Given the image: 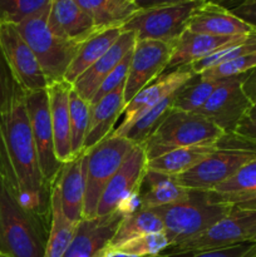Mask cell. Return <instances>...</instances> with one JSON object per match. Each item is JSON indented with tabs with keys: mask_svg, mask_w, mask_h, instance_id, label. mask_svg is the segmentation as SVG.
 Segmentation results:
<instances>
[{
	"mask_svg": "<svg viewBox=\"0 0 256 257\" xmlns=\"http://www.w3.org/2000/svg\"><path fill=\"white\" fill-rule=\"evenodd\" d=\"M0 45L17 77L27 93L47 89L49 80L45 77L32 48L13 24L0 25Z\"/></svg>",
	"mask_w": 256,
	"mask_h": 257,
	"instance_id": "obj_13",
	"label": "cell"
},
{
	"mask_svg": "<svg viewBox=\"0 0 256 257\" xmlns=\"http://www.w3.org/2000/svg\"><path fill=\"white\" fill-rule=\"evenodd\" d=\"M256 236V211L233 206L226 217L192 238L170 246L162 255H190L203 251L230 247L253 241Z\"/></svg>",
	"mask_w": 256,
	"mask_h": 257,
	"instance_id": "obj_7",
	"label": "cell"
},
{
	"mask_svg": "<svg viewBox=\"0 0 256 257\" xmlns=\"http://www.w3.org/2000/svg\"><path fill=\"white\" fill-rule=\"evenodd\" d=\"M222 80L205 79L200 74H193L180 89L176 90L173 109L197 113Z\"/></svg>",
	"mask_w": 256,
	"mask_h": 257,
	"instance_id": "obj_30",
	"label": "cell"
},
{
	"mask_svg": "<svg viewBox=\"0 0 256 257\" xmlns=\"http://www.w3.org/2000/svg\"><path fill=\"white\" fill-rule=\"evenodd\" d=\"M230 12L256 30V0H243Z\"/></svg>",
	"mask_w": 256,
	"mask_h": 257,
	"instance_id": "obj_41",
	"label": "cell"
},
{
	"mask_svg": "<svg viewBox=\"0 0 256 257\" xmlns=\"http://www.w3.org/2000/svg\"><path fill=\"white\" fill-rule=\"evenodd\" d=\"M49 9L50 7L45 8L15 27L32 48L45 77L52 83L63 80L80 44L63 39L50 32L48 27Z\"/></svg>",
	"mask_w": 256,
	"mask_h": 257,
	"instance_id": "obj_5",
	"label": "cell"
},
{
	"mask_svg": "<svg viewBox=\"0 0 256 257\" xmlns=\"http://www.w3.org/2000/svg\"><path fill=\"white\" fill-rule=\"evenodd\" d=\"M246 74L223 79L197 112L215 123L226 135H233L252 108V103L242 88Z\"/></svg>",
	"mask_w": 256,
	"mask_h": 257,
	"instance_id": "obj_10",
	"label": "cell"
},
{
	"mask_svg": "<svg viewBox=\"0 0 256 257\" xmlns=\"http://www.w3.org/2000/svg\"><path fill=\"white\" fill-rule=\"evenodd\" d=\"M114 3H117L119 7L124 8V9L130 10L132 13H137L138 12V8L136 7V3L135 0H113Z\"/></svg>",
	"mask_w": 256,
	"mask_h": 257,
	"instance_id": "obj_47",
	"label": "cell"
},
{
	"mask_svg": "<svg viewBox=\"0 0 256 257\" xmlns=\"http://www.w3.org/2000/svg\"><path fill=\"white\" fill-rule=\"evenodd\" d=\"M52 221H50L49 237L44 257H64L74 237L78 223L70 221L64 215L60 203L59 193L54 183H52Z\"/></svg>",
	"mask_w": 256,
	"mask_h": 257,
	"instance_id": "obj_27",
	"label": "cell"
},
{
	"mask_svg": "<svg viewBox=\"0 0 256 257\" xmlns=\"http://www.w3.org/2000/svg\"><path fill=\"white\" fill-rule=\"evenodd\" d=\"M70 143L73 158L83 153L88 123H89L90 103L83 99L74 89L70 90Z\"/></svg>",
	"mask_w": 256,
	"mask_h": 257,
	"instance_id": "obj_33",
	"label": "cell"
},
{
	"mask_svg": "<svg viewBox=\"0 0 256 257\" xmlns=\"http://www.w3.org/2000/svg\"><path fill=\"white\" fill-rule=\"evenodd\" d=\"M49 223L28 212L0 171V255L44 257Z\"/></svg>",
	"mask_w": 256,
	"mask_h": 257,
	"instance_id": "obj_2",
	"label": "cell"
},
{
	"mask_svg": "<svg viewBox=\"0 0 256 257\" xmlns=\"http://www.w3.org/2000/svg\"><path fill=\"white\" fill-rule=\"evenodd\" d=\"M256 69V52L248 53V54L241 55V57L231 59L228 62L221 63L216 67L210 68L205 72L200 73V75L205 79L217 80L227 79V78L238 77V75L246 74L251 70Z\"/></svg>",
	"mask_w": 256,
	"mask_h": 257,
	"instance_id": "obj_38",
	"label": "cell"
},
{
	"mask_svg": "<svg viewBox=\"0 0 256 257\" xmlns=\"http://www.w3.org/2000/svg\"><path fill=\"white\" fill-rule=\"evenodd\" d=\"M253 160H256L255 150L217 145V148L197 166L175 178L187 190L212 191Z\"/></svg>",
	"mask_w": 256,
	"mask_h": 257,
	"instance_id": "obj_9",
	"label": "cell"
},
{
	"mask_svg": "<svg viewBox=\"0 0 256 257\" xmlns=\"http://www.w3.org/2000/svg\"><path fill=\"white\" fill-rule=\"evenodd\" d=\"M136 35L133 32H122L114 44L102 58L79 75L72 87L84 100L90 103L103 80L120 63V60L135 48Z\"/></svg>",
	"mask_w": 256,
	"mask_h": 257,
	"instance_id": "obj_19",
	"label": "cell"
},
{
	"mask_svg": "<svg viewBox=\"0 0 256 257\" xmlns=\"http://www.w3.org/2000/svg\"><path fill=\"white\" fill-rule=\"evenodd\" d=\"M0 257H4V256H3V255H0Z\"/></svg>",
	"mask_w": 256,
	"mask_h": 257,
	"instance_id": "obj_52",
	"label": "cell"
},
{
	"mask_svg": "<svg viewBox=\"0 0 256 257\" xmlns=\"http://www.w3.org/2000/svg\"><path fill=\"white\" fill-rule=\"evenodd\" d=\"M108 247V246H107ZM170 247V241L166 237L165 232L148 233L132 238L117 247H108L109 250L118 252L128 253L136 256H156L161 255Z\"/></svg>",
	"mask_w": 256,
	"mask_h": 257,
	"instance_id": "obj_37",
	"label": "cell"
},
{
	"mask_svg": "<svg viewBox=\"0 0 256 257\" xmlns=\"http://www.w3.org/2000/svg\"><path fill=\"white\" fill-rule=\"evenodd\" d=\"M175 43L161 40H136L130 69L124 83V102L127 104L143 88L165 73Z\"/></svg>",
	"mask_w": 256,
	"mask_h": 257,
	"instance_id": "obj_12",
	"label": "cell"
},
{
	"mask_svg": "<svg viewBox=\"0 0 256 257\" xmlns=\"http://www.w3.org/2000/svg\"><path fill=\"white\" fill-rule=\"evenodd\" d=\"M85 153L64 163L53 181L60 197L64 215L73 222L83 220L85 196Z\"/></svg>",
	"mask_w": 256,
	"mask_h": 257,
	"instance_id": "obj_20",
	"label": "cell"
},
{
	"mask_svg": "<svg viewBox=\"0 0 256 257\" xmlns=\"http://www.w3.org/2000/svg\"><path fill=\"white\" fill-rule=\"evenodd\" d=\"M251 257H256V255H253V256H251Z\"/></svg>",
	"mask_w": 256,
	"mask_h": 257,
	"instance_id": "obj_51",
	"label": "cell"
},
{
	"mask_svg": "<svg viewBox=\"0 0 256 257\" xmlns=\"http://www.w3.org/2000/svg\"><path fill=\"white\" fill-rule=\"evenodd\" d=\"M206 0L138 10L122 25L123 32H133L136 40H161L176 43L188 29L193 13Z\"/></svg>",
	"mask_w": 256,
	"mask_h": 257,
	"instance_id": "obj_8",
	"label": "cell"
},
{
	"mask_svg": "<svg viewBox=\"0 0 256 257\" xmlns=\"http://www.w3.org/2000/svg\"><path fill=\"white\" fill-rule=\"evenodd\" d=\"M172 176L146 171L140 187V210H153L166 205L181 202L190 195Z\"/></svg>",
	"mask_w": 256,
	"mask_h": 257,
	"instance_id": "obj_24",
	"label": "cell"
},
{
	"mask_svg": "<svg viewBox=\"0 0 256 257\" xmlns=\"http://www.w3.org/2000/svg\"><path fill=\"white\" fill-rule=\"evenodd\" d=\"M237 137L242 138L251 146L256 147V119H250V118H245L242 122L238 124L236 128L235 133Z\"/></svg>",
	"mask_w": 256,
	"mask_h": 257,
	"instance_id": "obj_42",
	"label": "cell"
},
{
	"mask_svg": "<svg viewBox=\"0 0 256 257\" xmlns=\"http://www.w3.org/2000/svg\"><path fill=\"white\" fill-rule=\"evenodd\" d=\"M253 255H256V241H248L218 250L203 251L190 255H171L167 257H251Z\"/></svg>",
	"mask_w": 256,
	"mask_h": 257,
	"instance_id": "obj_40",
	"label": "cell"
},
{
	"mask_svg": "<svg viewBox=\"0 0 256 257\" xmlns=\"http://www.w3.org/2000/svg\"><path fill=\"white\" fill-rule=\"evenodd\" d=\"M216 202L236 205L256 195V160L243 165L228 180L211 191Z\"/></svg>",
	"mask_w": 256,
	"mask_h": 257,
	"instance_id": "obj_28",
	"label": "cell"
},
{
	"mask_svg": "<svg viewBox=\"0 0 256 257\" xmlns=\"http://www.w3.org/2000/svg\"><path fill=\"white\" fill-rule=\"evenodd\" d=\"M135 145L124 137H107L85 153V196L83 218L97 216L102 193Z\"/></svg>",
	"mask_w": 256,
	"mask_h": 257,
	"instance_id": "obj_6",
	"label": "cell"
},
{
	"mask_svg": "<svg viewBox=\"0 0 256 257\" xmlns=\"http://www.w3.org/2000/svg\"><path fill=\"white\" fill-rule=\"evenodd\" d=\"M124 84L103 97L99 102L90 104L89 123L87 128L83 152H87L113 132L118 117L124 109Z\"/></svg>",
	"mask_w": 256,
	"mask_h": 257,
	"instance_id": "obj_23",
	"label": "cell"
},
{
	"mask_svg": "<svg viewBox=\"0 0 256 257\" xmlns=\"http://www.w3.org/2000/svg\"><path fill=\"white\" fill-rule=\"evenodd\" d=\"M193 74L195 73H193L191 65H186V67L178 68L173 72L160 75L157 79L143 88L124 105V109H123L124 118H123L122 123L115 130H113V132L108 137H123L128 128L141 115L145 114L151 108L162 102L165 98L170 97L176 90L180 89Z\"/></svg>",
	"mask_w": 256,
	"mask_h": 257,
	"instance_id": "obj_15",
	"label": "cell"
},
{
	"mask_svg": "<svg viewBox=\"0 0 256 257\" xmlns=\"http://www.w3.org/2000/svg\"><path fill=\"white\" fill-rule=\"evenodd\" d=\"M53 0H0V24L18 25L50 7Z\"/></svg>",
	"mask_w": 256,
	"mask_h": 257,
	"instance_id": "obj_36",
	"label": "cell"
},
{
	"mask_svg": "<svg viewBox=\"0 0 256 257\" xmlns=\"http://www.w3.org/2000/svg\"><path fill=\"white\" fill-rule=\"evenodd\" d=\"M175 93L171 94L170 97L165 98L157 105L151 108L145 114L141 115L128 128V131L123 135V137L130 140L135 146H142L155 133V131L162 124L163 120L175 110L173 109V97H175Z\"/></svg>",
	"mask_w": 256,
	"mask_h": 257,
	"instance_id": "obj_31",
	"label": "cell"
},
{
	"mask_svg": "<svg viewBox=\"0 0 256 257\" xmlns=\"http://www.w3.org/2000/svg\"><path fill=\"white\" fill-rule=\"evenodd\" d=\"M124 216L120 211H114L109 215L80 220L64 257L99 256L110 243Z\"/></svg>",
	"mask_w": 256,
	"mask_h": 257,
	"instance_id": "obj_16",
	"label": "cell"
},
{
	"mask_svg": "<svg viewBox=\"0 0 256 257\" xmlns=\"http://www.w3.org/2000/svg\"><path fill=\"white\" fill-rule=\"evenodd\" d=\"M147 157L142 146H135L124 163L120 166L104 188L97 208V216H105L118 211L127 201L140 195L145 176Z\"/></svg>",
	"mask_w": 256,
	"mask_h": 257,
	"instance_id": "obj_14",
	"label": "cell"
},
{
	"mask_svg": "<svg viewBox=\"0 0 256 257\" xmlns=\"http://www.w3.org/2000/svg\"><path fill=\"white\" fill-rule=\"evenodd\" d=\"M48 27L57 37L79 44L100 32L74 0H53L48 15Z\"/></svg>",
	"mask_w": 256,
	"mask_h": 257,
	"instance_id": "obj_18",
	"label": "cell"
},
{
	"mask_svg": "<svg viewBox=\"0 0 256 257\" xmlns=\"http://www.w3.org/2000/svg\"><path fill=\"white\" fill-rule=\"evenodd\" d=\"M253 241H256V236H255V238H253Z\"/></svg>",
	"mask_w": 256,
	"mask_h": 257,
	"instance_id": "obj_50",
	"label": "cell"
},
{
	"mask_svg": "<svg viewBox=\"0 0 256 257\" xmlns=\"http://www.w3.org/2000/svg\"><path fill=\"white\" fill-rule=\"evenodd\" d=\"M70 90L72 84L65 80L52 82L47 87L54 133L55 155L62 163H67L73 160L70 143Z\"/></svg>",
	"mask_w": 256,
	"mask_h": 257,
	"instance_id": "obj_21",
	"label": "cell"
},
{
	"mask_svg": "<svg viewBox=\"0 0 256 257\" xmlns=\"http://www.w3.org/2000/svg\"><path fill=\"white\" fill-rule=\"evenodd\" d=\"M235 207L237 208H241V210H253L256 211V195H253L252 197L247 198L246 201H242V202L240 203H236V205H233Z\"/></svg>",
	"mask_w": 256,
	"mask_h": 257,
	"instance_id": "obj_46",
	"label": "cell"
},
{
	"mask_svg": "<svg viewBox=\"0 0 256 257\" xmlns=\"http://www.w3.org/2000/svg\"><path fill=\"white\" fill-rule=\"evenodd\" d=\"M94 22L99 30L120 27L135 13L119 7L113 0H74Z\"/></svg>",
	"mask_w": 256,
	"mask_h": 257,
	"instance_id": "obj_32",
	"label": "cell"
},
{
	"mask_svg": "<svg viewBox=\"0 0 256 257\" xmlns=\"http://www.w3.org/2000/svg\"><path fill=\"white\" fill-rule=\"evenodd\" d=\"M233 205L216 202L211 191L191 190L181 202L153 208L161 216L170 246L200 235L232 211Z\"/></svg>",
	"mask_w": 256,
	"mask_h": 257,
	"instance_id": "obj_3",
	"label": "cell"
},
{
	"mask_svg": "<svg viewBox=\"0 0 256 257\" xmlns=\"http://www.w3.org/2000/svg\"><path fill=\"white\" fill-rule=\"evenodd\" d=\"M0 25H2V24H0Z\"/></svg>",
	"mask_w": 256,
	"mask_h": 257,
	"instance_id": "obj_53",
	"label": "cell"
},
{
	"mask_svg": "<svg viewBox=\"0 0 256 257\" xmlns=\"http://www.w3.org/2000/svg\"><path fill=\"white\" fill-rule=\"evenodd\" d=\"M188 30L198 34L220 37H235L256 33L253 28L235 17L230 10L207 0L193 13L188 24Z\"/></svg>",
	"mask_w": 256,
	"mask_h": 257,
	"instance_id": "obj_22",
	"label": "cell"
},
{
	"mask_svg": "<svg viewBox=\"0 0 256 257\" xmlns=\"http://www.w3.org/2000/svg\"><path fill=\"white\" fill-rule=\"evenodd\" d=\"M188 2H196V0H135L136 7L138 8V10L151 9V8H157V7H165V5L182 4V3H188Z\"/></svg>",
	"mask_w": 256,
	"mask_h": 257,
	"instance_id": "obj_43",
	"label": "cell"
},
{
	"mask_svg": "<svg viewBox=\"0 0 256 257\" xmlns=\"http://www.w3.org/2000/svg\"><path fill=\"white\" fill-rule=\"evenodd\" d=\"M246 118H250V119H256V107L251 108V110L248 112V115Z\"/></svg>",
	"mask_w": 256,
	"mask_h": 257,
	"instance_id": "obj_48",
	"label": "cell"
},
{
	"mask_svg": "<svg viewBox=\"0 0 256 257\" xmlns=\"http://www.w3.org/2000/svg\"><path fill=\"white\" fill-rule=\"evenodd\" d=\"M218 145V143H217ZM216 146H201V147H187L173 150L162 156L147 161L146 168L151 172L161 173L166 176H180L197 166L208 155L217 148Z\"/></svg>",
	"mask_w": 256,
	"mask_h": 257,
	"instance_id": "obj_26",
	"label": "cell"
},
{
	"mask_svg": "<svg viewBox=\"0 0 256 257\" xmlns=\"http://www.w3.org/2000/svg\"><path fill=\"white\" fill-rule=\"evenodd\" d=\"M24 104L32 127L40 171L45 181L52 185L64 163L59 162L55 155L54 133L47 89L27 93Z\"/></svg>",
	"mask_w": 256,
	"mask_h": 257,
	"instance_id": "obj_11",
	"label": "cell"
},
{
	"mask_svg": "<svg viewBox=\"0 0 256 257\" xmlns=\"http://www.w3.org/2000/svg\"><path fill=\"white\" fill-rule=\"evenodd\" d=\"M242 88L250 102L252 103V107H256V69L251 70L246 74L242 83Z\"/></svg>",
	"mask_w": 256,
	"mask_h": 257,
	"instance_id": "obj_44",
	"label": "cell"
},
{
	"mask_svg": "<svg viewBox=\"0 0 256 257\" xmlns=\"http://www.w3.org/2000/svg\"><path fill=\"white\" fill-rule=\"evenodd\" d=\"M5 152L17 178L23 207L44 222L52 221V185L40 171L37 148L24 100L0 115Z\"/></svg>",
	"mask_w": 256,
	"mask_h": 257,
	"instance_id": "obj_1",
	"label": "cell"
},
{
	"mask_svg": "<svg viewBox=\"0 0 256 257\" xmlns=\"http://www.w3.org/2000/svg\"><path fill=\"white\" fill-rule=\"evenodd\" d=\"M122 32L123 30L120 27L108 28V29L100 30L84 43H82L74 59L68 67L63 80L73 84L82 73H84L90 65L94 64L108 52V49L114 44Z\"/></svg>",
	"mask_w": 256,
	"mask_h": 257,
	"instance_id": "obj_25",
	"label": "cell"
},
{
	"mask_svg": "<svg viewBox=\"0 0 256 257\" xmlns=\"http://www.w3.org/2000/svg\"><path fill=\"white\" fill-rule=\"evenodd\" d=\"M256 52V33H253L247 40L240 43H235V44L226 45V47L221 48L220 50L215 52L213 54L208 55V57L203 58V59L197 60V62L192 63L191 68H192L195 74H200V73L205 72V70L210 69V68L216 67V65L221 64V63L228 62L231 59L241 57V55L248 54V53Z\"/></svg>",
	"mask_w": 256,
	"mask_h": 257,
	"instance_id": "obj_35",
	"label": "cell"
},
{
	"mask_svg": "<svg viewBox=\"0 0 256 257\" xmlns=\"http://www.w3.org/2000/svg\"><path fill=\"white\" fill-rule=\"evenodd\" d=\"M207 2L213 3V4H218V5H221V4H222V3L227 2V0H207Z\"/></svg>",
	"mask_w": 256,
	"mask_h": 257,
	"instance_id": "obj_49",
	"label": "cell"
},
{
	"mask_svg": "<svg viewBox=\"0 0 256 257\" xmlns=\"http://www.w3.org/2000/svg\"><path fill=\"white\" fill-rule=\"evenodd\" d=\"M132 52L133 49L120 60L119 64L112 70V72L108 74V77L105 78L104 80L102 82V84L99 85L98 90L95 92L94 97L92 98L90 100V104H94V103L99 102L103 97L108 95L109 93H112L113 90L117 89L119 85L124 84L125 83V78H127L128 74V69H130V64H131V58H132Z\"/></svg>",
	"mask_w": 256,
	"mask_h": 257,
	"instance_id": "obj_39",
	"label": "cell"
},
{
	"mask_svg": "<svg viewBox=\"0 0 256 257\" xmlns=\"http://www.w3.org/2000/svg\"><path fill=\"white\" fill-rule=\"evenodd\" d=\"M253 34V33H252ZM252 34L235 35V37H220V35L198 34L186 30L173 45L172 54L165 73L173 72L178 68L191 65L197 60L213 54L226 45L245 42Z\"/></svg>",
	"mask_w": 256,
	"mask_h": 257,
	"instance_id": "obj_17",
	"label": "cell"
},
{
	"mask_svg": "<svg viewBox=\"0 0 256 257\" xmlns=\"http://www.w3.org/2000/svg\"><path fill=\"white\" fill-rule=\"evenodd\" d=\"M156 232H163L161 216L153 210H138L124 216L108 247H117L132 238Z\"/></svg>",
	"mask_w": 256,
	"mask_h": 257,
	"instance_id": "obj_29",
	"label": "cell"
},
{
	"mask_svg": "<svg viewBox=\"0 0 256 257\" xmlns=\"http://www.w3.org/2000/svg\"><path fill=\"white\" fill-rule=\"evenodd\" d=\"M225 136L220 127L198 113L173 110L142 147L148 161L180 148L216 146Z\"/></svg>",
	"mask_w": 256,
	"mask_h": 257,
	"instance_id": "obj_4",
	"label": "cell"
},
{
	"mask_svg": "<svg viewBox=\"0 0 256 257\" xmlns=\"http://www.w3.org/2000/svg\"><path fill=\"white\" fill-rule=\"evenodd\" d=\"M98 257H167L166 255H156V256H136V255H128V253H123V252H118V251H113L109 250V248H105L102 253H100Z\"/></svg>",
	"mask_w": 256,
	"mask_h": 257,
	"instance_id": "obj_45",
	"label": "cell"
},
{
	"mask_svg": "<svg viewBox=\"0 0 256 257\" xmlns=\"http://www.w3.org/2000/svg\"><path fill=\"white\" fill-rule=\"evenodd\" d=\"M25 94L0 45V115L24 100Z\"/></svg>",
	"mask_w": 256,
	"mask_h": 257,
	"instance_id": "obj_34",
	"label": "cell"
}]
</instances>
